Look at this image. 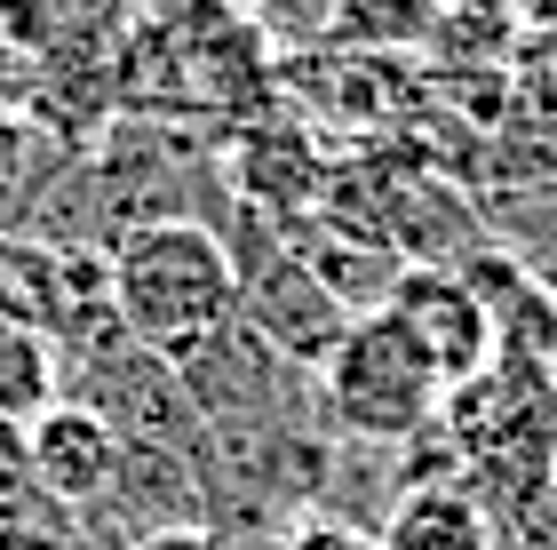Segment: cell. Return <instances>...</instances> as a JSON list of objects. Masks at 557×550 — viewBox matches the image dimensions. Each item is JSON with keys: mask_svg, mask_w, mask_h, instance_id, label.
Here are the masks:
<instances>
[{"mask_svg": "<svg viewBox=\"0 0 557 550\" xmlns=\"http://www.w3.org/2000/svg\"><path fill=\"white\" fill-rule=\"evenodd\" d=\"M104 288H112V319L160 359L199 352L215 328L239 319L232 247H223V232L208 216L128 223V232L112 240V256H104Z\"/></svg>", "mask_w": 557, "mask_h": 550, "instance_id": "cell-1", "label": "cell"}, {"mask_svg": "<svg viewBox=\"0 0 557 550\" xmlns=\"http://www.w3.org/2000/svg\"><path fill=\"white\" fill-rule=\"evenodd\" d=\"M319 407H326V431L350 439V447H407L422 439L446 407V383L438 367L422 359V343L407 335L398 311H359L343 328V343L326 352L319 367Z\"/></svg>", "mask_w": 557, "mask_h": 550, "instance_id": "cell-2", "label": "cell"}, {"mask_svg": "<svg viewBox=\"0 0 557 550\" xmlns=\"http://www.w3.org/2000/svg\"><path fill=\"white\" fill-rule=\"evenodd\" d=\"M223 247H232V280H239V319L256 328L278 359H295L302 375H319L326 352L343 343V328L359 311L335 304V288L319 280L311 264L287 247V232H278L271 216H256L247 199H232V216L215 223Z\"/></svg>", "mask_w": 557, "mask_h": 550, "instance_id": "cell-3", "label": "cell"}, {"mask_svg": "<svg viewBox=\"0 0 557 550\" xmlns=\"http://www.w3.org/2000/svg\"><path fill=\"white\" fill-rule=\"evenodd\" d=\"M383 311H398V319H407V335L422 343V359L438 367V383H446V391L494 367V311H486V304H478V295L462 288V271L407 264Z\"/></svg>", "mask_w": 557, "mask_h": 550, "instance_id": "cell-4", "label": "cell"}, {"mask_svg": "<svg viewBox=\"0 0 557 550\" xmlns=\"http://www.w3.org/2000/svg\"><path fill=\"white\" fill-rule=\"evenodd\" d=\"M24 470L40 479L48 503H104L112 470H120V431L88 399H48V407L16 431Z\"/></svg>", "mask_w": 557, "mask_h": 550, "instance_id": "cell-5", "label": "cell"}, {"mask_svg": "<svg viewBox=\"0 0 557 550\" xmlns=\"http://www.w3.org/2000/svg\"><path fill=\"white\" fill-rule=\"evenodd\" d=\"M0 33L33 64H112L128 40V0H0Z\"/></svg>", "mask_w": 557, "mask_h": 550, "instance_id": "cell-6", "label": "cell"}, {"mask_svg": "<svg viewBox=\"0 0 557 550\" xmlns=\"http://www.w3.org/2000/svg\"><path fill=\"white\" fill-rule=\"evenodd\" d=\"M374 550H502V527L470 487H407L391 494Z\"/></svg>", "mask_w": 557, "mask_h": 550, "instance_id": "cell-7", "label": "cell"}, {"mask_svg": "<svg viewBox=\"0 0 557 550\" xmlns=\"http://www.w3.org/2000/svg\"><path fill=\"white\" fill-rule=\"evenodd\" d=\"M438 33V0H326L319 48L335 57H407Z\"/></svg>", "mask_w": 557, "mask_h": 550, "instance_id": "cell-8", "label": "cell"}, {"mask_svg": "<svg viewBox=\"0 0 557 550\" xmlns=\"http://www.w3.org/2000/svg\"><path fill=\"white\" fill-rule=\"evenodd\" d=\"M48 399H64V352L33 319L0 311V431H24Z\"/></svg>", "mask_w": 557, "mask_h": 550, "instance_id": "cell-9", "label": "cell"}, {"mask_svg": "<svg viewBox=\"0 0 557 550\" xmlns=\"http://www.w3.org/2000/svg\"><path fill=\"white\" fill-rule=\"evenodd\" d=\"M33 176H40V129L0 105V208H16L33 192Z\"/></svg>", "mask_w": 557, "mask_h": 550, "instance_id": "cell-10", "label": "cell"}, {"mask_svg": "<svg viewBox=\"0 0 557 550\" xmlns=\"http://www.w3.org/2000/svg\"><path fill=\"white\" fill-rule=\"evenodd\" d=\"M278 550H374V535L343 527V518H302V527L278 542Z\"/></svg>", "mask_w": 557, "mask_h": 550, "instance_id": "cell-11", "label": "cell"}, {"mask_svg": "<svg viewBox=\"0 0 557 550\" xmlns=\"http://www.w3.org/2000/svg\"><path fill=\"white\" fill-rule=\"evenodd\" d=\"M136 550H239L223 527H208V518H199V527H160V535H136Z\"/></svg>", "mask_w": 557, "mask_h": 550, "instance_id": "cell-12", "label": "cell"}, {"mask_svg": "<svg viewBox=\"0 0 557 550\" xmlns=\"http://www.w3.org/2000/svg\"><path fill=\"white\" fill-rule=\"evenodd\" d=\"M525 33H557V0H510Z\"/></svg>", "mask_w": 557, "mask_h": 550, "instance_id": "cell-13", "label": "cell"}, {"mask_svg": "<svg viewBox=\"0 0 557 550\" xmlns=\"http://www.w3.org/2000/svg\"><path fill=\"white\" fill-rule=\"evenodd\" d=\"M232 9H239V16H271V9H278V0H232Z\"/></svg>", "mask_w": 557, "mask_h": 550, "instance_id": "cell-14", "label": "cell"}, {"mask_svg": "<svg viewBox=\"0 0 557 550\" xmlns=\"http://www.w3.org/2000/svg\"><path fill=\"white\" fill-rule=\"evenodd\" d=\"M438 9H510V0H438Z\"/></svg>", "mask_w": 557, "mask_h": 550, "instance_id": "cell-15", "label": "cell"}, {"mask_svg": "<svg viewBox=\"0 0 557 550\" xmlns=\"http://www.w3.org/2000/svg\"><path fill=\"white\" fill-rule=\"evenodd\" d=\"M549 407H557V383H549Z\"/></svg>", "mask_w": 557, "mask_h": 550, "instance_id": "cell-16", "label": "cell"}]
</instances>
